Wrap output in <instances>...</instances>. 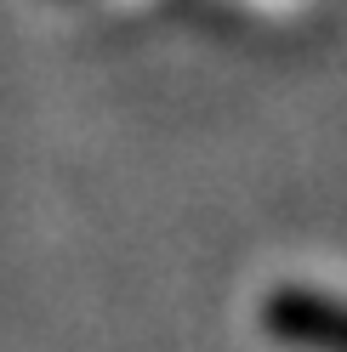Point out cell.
I'll list each match as a JSON object with an SVG mask.
<instances>
[{
    "mask_svg": "<svg viewBox=\"0 0 347 352\" xmlns=\"http://www.w3.org/2000/svg\"><path fill=\"white\" fill-rule=\"evenodd\" d=\"M268 329L279 341H296V346H313V352H347V307L308 296V290L273 296L268 301Z\"/></svg>",
    "mask_w": 347,
    "mask_h": 352,
    "instance_id": "1",
    "label": "cell"
}]
</instances>
